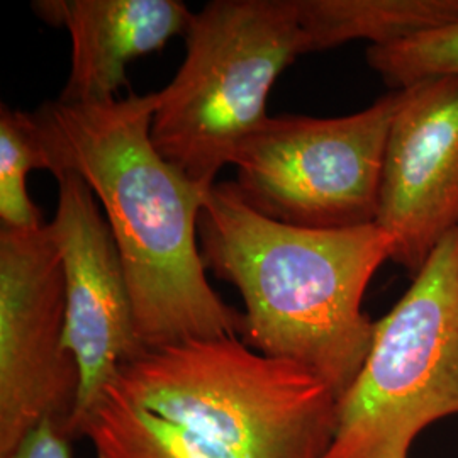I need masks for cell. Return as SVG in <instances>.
Returning a JSON list of instances; mask_svg holds the SVG:
<instances>
[{
  "instance_id": "5bb4252c",
  "label": "cell",
  "mask_w": 458,
  "mask_h": 458,
  "mask_svg": "<svg viewBox=\"0 0 458 458\" xmlns=\"http://www.w3.org/2000/svg\"><path fill=\"white\" fill-rule=\"evenodd\" d=\"M367 64L394 90L458 75V22L387 47H369Z\"/></svg>"
},
{
  "instance_id": "7c38bea8",
  "label": "cell",
  "mask_w": 458,
  "mask_h": 458,
  "mask_svg": "<svg viewBox=\"0 0 458 458\" xmlns=\"http://www.w3.org/2000/svg\"><path fill=\"white\" fill-rule=\"evenodd\" d=\"M81 435L98 458H236L111 391L87 416Z\"/></svg>"
},
{
  "instance_id": "52a82bcc",
  "label": "cell",
  "mask_w": 458,
  "mask_h": 458,
  "mask_svg": "<svg viewBox=\"0 0 458 458\" xmlns=\"http://www.w3.org/2000/svg\"><path fill=\"white\" fill-rule=\"evenodd\" d=\"M65 329V272L51 223L0 229V458L48 418L66 431L81 374Z\"/></svg>"
},
{
  "instance_id": "9a60e30c",
  "label": "cell",
  "mask_w": 458,
  "mask_h": 458,
  "mask_svg": "<svg viewBox=\"0 0 458 458\" xmlns=\"http://www.w3.org/2000/svg\"><path fill=\"white\" fill-rule=\"evenodd\" d=\"M65 426L56 420H45L4 458H72Z\"/></svg>"
},
{
  "instance_id": "7a4b0ae2",
  "label": "cell",
  "mask_w": 458,
  "mask_h": 458,
  "mask_svg": "<svg viewBox=\"0 0 458 458\" xmlns=\"http://www.w3.org/2000/svg\"><path fill=\"white\" fill-rule=\"evenodd\" d=\"M199 242L206 268L243 297L246 344L310 369L340 399L374 342L377 321L361 306L377 270L393 259V238L377 225L280 223L225 182L206 196Z\"/></svg>"
},
{
  "instance_id": "5b68a950",
  "label": "cell",
  "mask_w": 458,
  "mask_h": 458,
  "mask_svg": "<svg viewBox=\"0 0 458 458\" xmlns=\"http://www.w3.org/2000/svg\"><path fill=\"white\" fill-rule=\"evenodd\" d=\"M458 416V228L377 321L360 374L338 399L325 458H408L426 428Z\"/></svg>"
},
{
  "instance_id": "9c48e42d",
  "label": "cell",
  "mask_w": 458,
  "mask_h": 458,
  "mask_svg": "<svg viewBox=\"0 0 458 458\" xmlns=\"http://www.w3.org/2000/svg\"><path fill=\"white\" fill-rule=\"evenodd\" d=\"M391 123L377 226L414 277L458 228V75L406 87Z\"/></svg>"
},
{
  "instance_id": "ba28073f",
  "label": "cell",
  "mask_w": 458,
  "mask_h": 458,
  "mask_svg": "<svg viewBox=\"0 0 458 458\" xmlns=\"http://www.w3.org/2000/svg\"><path fill=\"white\" fill-rule=\"evenodd\" d=\"M58 204L51 228L60 248L66 291L65 344L81 386L66 433L81 435L87 416L119 370L141 355L131 291L113 231L98 197L72 170L55 177Z\"/></svg>"
},
{
  "instance_id": "30bf717a",
  "label": "cell",
  "mask_w": 458,
  "mask_h": 458,
  "mask_svg": "<svg viewBox=\"0 0 458 458\" xmlns=\"http://www.w3.org/2000/svg\"><path fill=\"white\" fill-rule=\"evenodd\" d=\"M31 7L70 34L72 64L58 98L68 104L119 98L132 60L185 36L194 19L179 0H38Z\"/></svg>"
},
{
  "instance_id": "277c9868",
  "label": "cell",
  "mask_w": 458,
  "mask_h": 458,
  "mask_svg": "<svg viewBox=\"0 0 458 458\" xmlns=\"http://www.w3.org/2000/svg\"><path fill=\"white\" fill-rule=\"evenodd\" d=\"M185 38L179 72L157 92L151 141L200 189L268 119L280 73L306 53L297 0H213Z\"/></svg>"
},
{
  "instance_id": "8992f818",
  "label": "cell",
  "mask_w": 458,
  "mask_h": 458,
  "mask_svg": "<svg viewBox=\"0 0 458 458\" xmlns=\"http://www.w3.org/2000/svg\"><path fill=\"white\" fill-rule=\"evenodd\" d=\"M399 98L393 90L340 117L268 115L234 157L238 194L263 216L301 228L376 225Z\"/></svg>"
},
{
  "instance_id": "3957f363",
  "label": "cell",
  "mask_w": 458,
  "mask_h": 458,
  "mask_svg": "<svg viewBox=\"0 0 458 458\" xmlns=\"http://www.w3.org/2000/svg\"><path fill=\"white\" fill-rule=\"evenodd\" d=\"M107 391L236 458H325L336 425L325 380L238 338L145 350Z\"/></svg>"
},
{
  "instance_id": "6da1fadb",
  "label": "cell",
  "mask_w": 458,
  "mask_h": 458,
  "mask_svg": "<svg viewBox=\"0 0 458 458\" xmlns=\"http://www.w3.org/2000/svg\"><path fill=\"white\" fill-rule=\"evenodd\" d=\"M157 92L100 104L47 102L34 113L53 175L72 170L98 197L121 253L147 348L243 335L245 316L214 293L199 216L209 191L157 151Z\"/></svg>"
},
{
  "instance_id": "8fae6325",
  "label": "cell",
  "mask_w": 458,
  "mask_h": 458,
  "mask_svg": "<svg viewBox=\"0 0 458 458\" xmlns=\"http://www.w3.org/2000/svg\"><path fill=\"white\" fill-rule=\"evenodd\" d=\"M306 53L365 39L387 47L458 22V0H297Z\"/></svg>"
},
{
  "instance_id": "4fadbf2b",
  "label": "cell",
  "mask_w": 458,
  "mask_h": 458,
  "mask_svg": "<svg viewBox=\"0 0 458 458\" xmlns=\"http://www.w3.org/2000/svg\"><path fill=\"white\" fill-rule=\"evenodd\" d=\"M47 170L53 160L36 115L0 107V223L2 228L43 226L41 213L28 194V174Z\"/></svg>"
}]
</instances>
